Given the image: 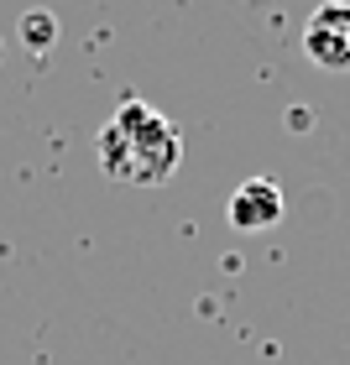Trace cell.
I'll return each instance as SVG.
<instances>
[{"label": "cell", "instance_id": "obj_1", "mask_svg": "<svg viewBox=\"0 0 350 365\" xmlns=\"http://www.w3.org/2000/svg\"><path fill=\"white\" fill-rule=\"evenodd\" d=\"M183 162V136L168 115H157L141 99H126L121 110L99 130V168L115 182H136V188H157L168 182Z\"/></svg>", "mask_w": 350, "mask_h": 365}, {"label": "cell", "instance_id": "obj_4", "mask_svg": "<svg viewBox=\"0 0 350 365\" xmlns=\"http://www.w3.org/2000/svg\"><path fill=\"white\" fill-rule=\"evenodd\" d=\"M21 37H26V42L42 53V47H53V37H58V21H53L47 11H26V16H21Z\"/></svg>", "mask_w": 350, "mask_h": 365}, {"label": "cell", "instance_id": "obj_3", "mask_svg": "<svg viewBox=\"0 0 350 365\" xmlns=\"http://www.w3.org/2000/svg\"><path fill=\"white\" fill-rule=\"evenodd\" d=\"M282 220V188L272 178H251L241 182L236 198H230V225L246 230V235H256V230H272Z\"/></svg>", "mask_w": 350, "mask_h": 365}, {"label": "cell", "instance_id": "obj_2", "mask_svg": "<svg viewBox=\"0 0 350 365\" xmlns=\"http://www.w3.org/2000/svg\"><path fill=\"white\" fill-rule=\"evenodd\" d=\"M304 53L329 73L350 68V0H324L304 21Z\"/></svg>", "mask_w": 350, "mask_h": 365}]
</instances>
